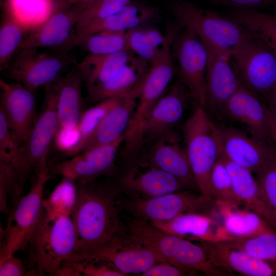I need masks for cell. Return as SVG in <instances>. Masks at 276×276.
Returning a JSON list of instances; mask_svg holds the SVG:
<instances>
[{
  "mask_svg": "<svg viewBox=\"0 0 276 276\" xmlns=\"http://www.w3.org/2000/svg\"><path fill=\"white\" fill-rule=\"evenodd\" d=\"M76 184L77 199L71 218L76 254L82 255L124 233L126 227L120 219L116 188L94 181Z\"/></svg>",
  "mask_w": 276,
  "mask_h": 276,
  "instance_id": "cell-1",
  "label": "cell"
},
{
  "mask_svg": "<svg viewBox=\"0 0 276 276\" xmlns=\"http://www.w3.org/2000/svg\"><path fill=\"white\" fill-rule=\"evenodd\" d=\"M76 235L71 216L50 217L42 210L29 236L30 264L34 273L57 275L76 254Z\"/></svg>",
  "mask_w": 276,
  "mask_h": 276,
  "instance_id": "cell-2",
  "label": "cell"
},
{
  "mask_svg": "<svg viewBox=\"0 0 276 276\" xmlns=\"http://www.w3.org/2000/svg\"><path fill=\"white\" fill-rule=\"evenodd\" d=\"M44 89L43 109L28 136L9 160L16 174L19 198L28 179L49 167L50 147L58 128L55 83L45 86Z\"/></svg>",
  "mask_w": 276,
  "mask_h": 276,
  "instance_id": "cell-3",
  "label": "cell"
},
{
  "mask_svg": "<svg viewBox=\"0 0 276 276\" xmlns=\"http://www.w3.org/2000/svg\"><path fill=\"white\" fill-rule=\"evenodd\" d=\"M127 232L134 239L149 247L165 261L187 270L199 271L211 276H220L223 271L212 266L205 246L166 233L150 223L133 219Z\"/></svg>",
  "mask_w": 276,
  "mask_h": 276,
  "instance_id": "cell-4",
  "label": "cell"
},
{
  "mask_svg": "<svg viewBox=\"0 0 276 276\" xmlns=\"http://www.w3.org/2000/svg\"><path fill=\"white\" fill-rule=\"evenodd\" d=\"M182 136L199 193L212 199L211 175L221 150L217 124L212 121L205 108L197 106L183 126Z\"/></svg>",
  "mask_w": 276,
  "mask_h": 276,
  "instance_id": "cell-5",
  "label": "cell"
},
{
  "mask_svg": "<svg viewBox=\"0 0 276 276\" xmlns=\"http://www.w3.org/2000/svg\"><path fill=\"white\" fill-rule=\"evenodd\" d=\"M230 56L241 84L267 98L276 86V52L248 31L232 49Z\"/></svg>",
  "mask_w": 276,
  "mask_h": 276,
  "instance_id": "cell-6",
  "label": "cell"
},
{
  "mask_svg": "<svg viewBox=\"0 0 276 276\" xmlns=\"http://www.w3.org/2000/svg\"><path fill=\"white\" fill-rule=\"evenodd\" d=\"M170 9L178 24L191 30L200 41L230 52L248 32L228 16L201 8L187 0H173Z\"/></svg>",
  "mask_w": 276,
  "mask_h": 276,
  "instance_id": "cell-7",
  "label": "cell"
},
{
  "mask_svg": "<svg viewBox=\"0 0 276 276\" xmlns=\"http://www.w3.org/2000/svg\"><path fill=\"white\" fill-rule=\"evenodd\" d=\"M51 177L48 167L31 179L29 192L15 203L2 234L0 260L27 248L29 236L42 213L44 189Z\"/></svg>",
  "mask_w": 276,
  "mask_h": 276,
  "instance_id": "cell-8",
  "label": "cell"
},
{
  "mask_svg": "<svg viewBox=\"0 0 276 276\" xmlns=\"http://www.w3.org/2000/svg\"><path fill=\"white\" fill-rule=\"evenodd\" d=\"M134 219L148 222L165 221L187 213L212 215L215 201L201 194L185 190L150 198L132 197L118 201Z\"/></svg>",
  "mask_w": 276,
  "mask_h": 276,
  "instance_id": "cell-9",
  "label": "cell"
},
{
  "mask_svg": "<svg viewBox=\"0 0 276 276\" xmlns=\"http://www.w3.org/2000/svg\"><path fill=\"white\" fill-rule=\"evenodd\" d=\"M5 70L6 76L34 91L52 84L76 60L67 53L53 54L37 49H22L17 53Z\"/></svg>",
  "mask_w": 276,
  "mask_h": 276,
  "instance_id": "cell-10",
  "label": "cell"
},
{
  "mask_svg": "<svg viewBox=\"0 0 276 276\" xmlns=\"http://www.w3.org/2000/svg\"><path fill=\"white\" fill-rule=\"evenodd\" d=\"M182 28L172 45V54L178 64V79L197 106L205 108L207 102L206 51L194 32L189 28Z\"/></svg>",
  "mask_w": 276,
  "mask_h": 276,
  "instance_id": "cell-11",
  "label": "cell"
},
{
  "mask_svg": "<svg viewBox=\"0 0 276 276\" xmlns=\"http://www.w3.org/2000/svg\"><path fill=\"white\" fill-rule=\"evenodd\" d=\"M177 72L172 47L150 64L143 78L136 105L125 132L127 142L135 143L141 140L146 120Z\"/></svg>",
  "mask_w": 276,
  "mask_h": 276,
  "instance_id": "cell-12",
  "label": "cell"
},
{
  "mask_svg": "<svg viewBox=\"0 0 276 276\" xmlns=\"http://www.w3.org/2000/svg\"><path fill=\"white\" fill-rule=\"evenodd\" d=\"M77 255L107 262L125 275L141 274L153 265L166 262L149 247L132 238L126 229L91 251Z\"/></svg>",
  "mask_w": 276,
  "mask_h": 276,
  "instance_id": "cell-13",
  "label": "cell"
},
{
  "mask_svg": "<svg viewBox=\"0 0 276 276\" xmlns=\"http://www.w3.org/2000/svg\"><path fill=\"white\" fill-rule=\"evenodd\" d=\"M125 134L107 145L94 148L49 167L52 176L60 175L76 183L94 181L113 169L117 152L123 145Z\"/></svg>",
  "mask_w": 276,
  "mask_h": 276,
  "instance_id": "cell-14",
  "label": "cell"
},
{
  "mask_svg": "<svg viewBox=\"0 0 276 276\" xmlns=\"http://www.w3.org/2000/svg\"><path fill=\"white\" fill-rule=\"evenodd\" d=\"M221 150L231 161L255 174L275 156L273 143L255 138L236 127L217 124Z\"/></svg>",
  "mask_w": 276,
  "mask_h": 276,
  "instance_id": "cell-15",
  "label": "cell"
},
{
  "mask_svg": "<svg viewBox=\"0 0 276 276\" xmlns=\"http://www.w3.org/2000/svg\"><path fill=\"white\" fill-rule=\"evenodd\" d=\"M207 53V102L211 110L222 114L231 98L241 85L232 63L230 52L201 41Z\"/></svg>",
  "mask_w": 276,
  "mask_h": 276,
  "instance_id": "cell-16",
  "label": "cell"
},
{
  "mask_svg": "<svg viewBox=\"0 0 276 276\" xmlns=\"http://www.w3.org/2000/svg\"><path fill=\"white\" fill-rule=\"evenodd\" d=\"M1 105L18 147L28 136L38 115L34 91L22 84L0 79Z\"/></svg>",
  "mask_w": 276,
  "mask_h": 276,
  "instance_id": "cell-17",
  "label": "cell"
},
{
  "mask_svg": "<svg viewBox=\"0 0 276 276\" xmlns=\"http://www.w3.org/2000/svg\"><path fill=\"white\" fill-rule=\"evenodd\" d=\"M151 142L136 164L162 170L178 178L189 190H198L186 150L176 134L171 131Z\"/></svg>",
  "mask_w": 276,
  "mask_h": 276,
  "instance_id": "cell-18",
  "label": "cell"
},
{
  "mask_svg": "<svg viewBox=\"0 0 276 276\" xmlns=\"http://www.w3.org/2000/svg\"><path fill=\"white\" fill-rule=\"evenodd\" d=\"M222 114L240 124L253 137L273 143L266 105L259 96L242 84L225 105Z\"/></svg>",
  "mask_w": 276,
  "mask_h": 276,
  "instance_id": "cell-19",
  "label": "cell"
},
{
  "mask_svg": "<svg viewBox=\"0 0 276 276\" xmlns=\"http://www.w3.org/2000/svg\"><path fill=\"white\" fill-rule=\"evenodd\" d=\"M158 14L157 8L133 1L117 12L82 29L74 30L68 40L57 50L67 53L86 37L104 31L127 32L154 19Z\"/></svg>",
  "mask_w": 276,
  "mask_h": 276,
  "instance_id": "cell-20",
  "label": "cell"
},
{
  "mask_svg": "<svg viewBox=\"0 0 276 276\" xmlns=\"http://www.w3.org/2000/svg\"><path fill=\"white\" fill-rule=\"evenodd\" d=\"M189 96L178 79L158 100L146 120L142 132L143 144L172 131L183 116Z\"/></svg>",
  "mask_w": 276,
  "mask_h": 276,
  "instance_id": "cell-21",
  "label": "cell"
},
{
  "mask_svg": "<svg viewBox=\"0 0 276 276\" xmlns=\"http://www.w3.org/2000/svg\"><path fill=\"white\" fill-rule=\"evenodd\" d=\"M80 11L78 7L65 5L56 0V7L52 14L43 24L28 33L19 51L58 49L73 33Z\"/></svg>",
  "mask_w": 276,
  "mask_h": 276,
  "instance_id": "cell-22",
  "label": "cell"
},
{
  "mask_svg": "<svg viewBox=\"0 0 276 276\" xmlns=\"http://www.w3.org/2000/svg\"><path fill=\"white\" fill-rule=\"evenodd\" d=\"M119 186L132 197L150 198L189 190L172 175L159 169L137 164L123 175Z\"/></svg>",
  "mask_w": 276,
  "mask_h": 276,
  "instance_id": "cell-23",
  "label": "cell"
},
{
  "mask_svg": "<svg viewBox=\"0 0 276 276\" xmlns=\"http://www.w3.org/2000/svg\"><path fill=\"white\" fill-rule=\"evenodd\" d=\"M214 215L187 213L165 221H153L152 225L169 234L202 242L227 241L232 239Z\"/></svg>",
  "mask_w": 276,
  "mask_h": 276,
  "instance_id": "cell-24",
  "label": "cell"
},
{
  "mask_svg": "<svg viewBox=\"0 0 276 276\" xmlns=\"http://www.w3.org/2000/svg\"><path fill=\"white\" fill-rule=\"evenodd\" d=\"M142 80L120 98L86 139L80 152L111 143L125 134L136 105Z\"/></svg>",
  "mask_w": 276,
  "mask_h": 276,
  "instance_id": "cell-25",
  "label": "cell"
},
{
  "mask_svg": "<svg viewBox=\"0 0 276 276\" xmlns=\"http://www.w3.org/2000/svg\"><path fill=\"white\" fill-rule=\"evenodd\" d=\"M202 243L206 247L210 264L216 268L247 276L275 275L270 264L227 241Z\"/></svg>",
  "mask_w": 276,
  "mask_h": 276,
  "instance_id": "cell-26",
  "label": "cell"
},
{
  "mask_svg": "<svg viewBox=\"0 0 276 276\" xmlns=\"http://www.w3.org/2000/svg\"><path fill=\"white\" fill-rule=\"evenodd\" d=\"M75 62L68 73L55 83L58 127L77 126L83 112L81 89L84 80Z\"/></svg>",
  "mask_w": 276,
  "mask_h": 276,
  "instance_id": "cell-27",
  "label": "cell"
},
{
  "mask_svg": "<svg viewBox=\"0 0 276 276\" xmlns=\"http://www.w3.org/2000/svg\"><path fill=\"white\" fill-rule=\"evenodd\" d=\"M220 157L224 163L236 195L245 207L264 219L275 231L276 222L261 195L256 177L249 170L229 160L221 150Z\"/></svg>",
  "mask_w": 276,
  "mask_h": 276,
  "instance_id": "cell-28",
  "label": "cell"
},
{
  "mask_svg": "<svg viewBox=\"0 0 276 276\" xmlns=\"http://www.w3.org/2000/svg\"><path fill=\"white\" fill-rule=\"evenodd\" d=\"M150 64L134 55L112 78L88 90L91 102L122 97L139 83L147 73Z\"/></svg>",
  "mask_w": 276,
  "mask_h": 276,
  "instance_id": "cell-29",
  "label": "cell"
},
{
  "mask_svg": "<svg viewBox=\"0 0 276 276\" xmlns=\"http://www.w3.org/2000/svg\"><path fill=\"white\" fill-rule=\"evenodd\" d=\"M215 213L232 240L242 239L275 231L260 216L245 207L215 201Z\"/></svg>",
  "mask_w": 276,
  "mask_h": 276,
  "instance_id": "cell-30",
  "label": "cell"
},
{
  "mask_svg": "<svg viewBox=\"0 0 276 276\" xmlns=\"http://www.w3.org/2000/svg\"><path fill=\"white\" fill-rule=\"evenodd\" d=\"M134 55L129 50L107 55L89 54L75 64L88 90L112 78Z\"/></svg>",
  "mask_w": 276,
  "mask_h": 276,
  "instance_id": "cell-31",
  "label": "cell"
},
{
  "mask_svg": "<svg viewBox=\"0 0 276 276\" xmlns=\"http://www.w3.org/2000/svg\"><path fill=\"white\" fill-rule=\"evenodd\" d=\"M4 13L29 32L43 24L52 14L56 0H4Z\"/></svg>",
  "mask_w": 276,
  "mask_h": 276,
  "instance_id": "cell-32",
  "label": "cell"
},
{
  "mask_svg": "<svg viewBox=\"0 0 276 276\" xmlns=\"http://www.w3.org/2000/svg\"><path fill=\"white\" fill-rule=\"evenodd\" d=\"M227 15L276 52V15L259 10L232 8Z\"/></svg>",
  "mask_w": 276,
  "mask_h": 276,
  "instance_id": "cell-33",
  "label": "cell"
},
{
  "mask_svg": "<svg viewBox=\"0 0 276 276\" xmlns=\"http://www.w3.org/2000/svg\"><path fill=\"white\" fill-rule=\"evenodd\" d=\"M29 32L16 20L3 12L0 27L1 71L8 67Z\"/></svg>",
  "mask_w": 276,
  "mask_h": 276,
  "instance_id": "cell-34",
  "label": "cell"
},
{
  "mask_svg": "<svg viewBox=\"0 0 276 276\" xmlns=\"http://www.w3.org/2000/svg\"><path fill=\"white\" fill-rule=\"evenodd\" d=\"M77 186L73 180L62 177L43 201V210L50 217L71 216L77 199Z\"/></svg>",
  "mask_w": 276,
  "mask_h": 276,
  "instance_id": "cell-35",
  "label": "cell"
},
{
  "mask_svg": "<svg viewBox=\"0 0 276 276\" xmlns=\"http://www.w3.org/2000/svg\"><path fill=\"white\" fill-rule=\"evenodd\" d=\"M127 32L104 31L89 35L77 46L93 55H107L128 50Z\"/></svg>",
  "mask_w": 276,
  "mask_h": 276,
  "instance_id": "cell-36",
  "label": "cell"
},
{
  "mask_svg": "<svg viewBox=\"0 0 276 276\" xmlns=\"http://www.w3.org/2000/svg\"><path fill=\"white\" fill-rule=\"evenodd\" d=\"M260 260L270 264L276 275V232L272 231L254 237L227 241Z\"/></svg>",
  "mask_w": 276,
  "mask_h": 276,
  "instance_id": "cell-37",
  "label": "cell"
},
{
  "mask_svg": "<svg viewBox=\"0 0 276 276\" xmlns=\"http://www.w3.org/2000/svg\"><path fill=\"white\" fill-rule=\"evenodd\" d=\"M210 184L211 198L215 201L233 205L241 204L235 193L231 178L220 155L212 171Z\"/></svg>",
  "mask_w": 276,
  "mask_h": 276,
  "instance_id": "cell-38",
  "label": "cell"
},
{
  "mask_svg": "<svg viewBox=\"0 0 276 276\" xmlns=\"http://www.w3.org/2000/svg\"><path fill=\"white\" fill-rule=\"evenodd\" d=\"M133 0H96L79 13L75 30L82 29L117 12Z\"/></svg>",
  "mask_w": 276,
  "mask_h": 276,
  "instance_id": "cell-39",
  "label": "cell"
},
{
  "mask_svg": "<svg viewBox=\"0 0 276 276\" xmlns=\"http://www.w3.org/2000/svg\"><path fill=\"white\" fill-rule=\"evenodd\" d=\"M120 98L109 99L98 102L95 105L83 112L78 124L81 136L78 153L80 152L86 139L106 114L116 105Z\"/></svg>",
  "mask_w": 276,
  "mask_h": 276,
  "instance_id": "cell-40",
  "label": "cell"
},
{
  "mask_svg": "<svg viewBox=\"0 0 276 276\" xmlns=\"http://www.w3.org/2000/svg\"><path fill=\"white\" fill-rule=\"evenodd\" d=\"M256 175L263 199L276 222V156Z\"/></svg>",
  "mask_w": 276,
  "mask_h": 276,
  "instance_id": "cell-41",
  "label": "cell"
},
{
  "mask_svg": "<svg viewBox=\"0 0 276 276\" xmlns=\"http://www.w3.org/2000/svg\"><path fill=\"white\" fill-rule=\"evenodd\" d=\"M126 35L128 50L150 64L163 53H158L152 47L142 26L127 31Z\"/></svg>",
  "mask_w": 276,
  "mask_h": 276,
  "instance_id": "cell-42",
  "label": "cell"
},
{
  "mask_svg": "<svg viewBox=\"0 0 276 276\" xmlns=\"http://www.w3.org/2000/svg\"><path fill=\"white\" fill-rule=\"evenodd\" d=\"M54 141L56 147L64 155L72 157L78 153L81 136L78 125L58 127Z\"/></svg>",
  "mask_w": 276,
  "mask_h": 276,
  "instance_id": "cell-43",
  "label": "cell"
},
{
  "mask_svg": "<svg viewBox=\"0 0 276 276\" xmlns=\"http://www.w3.org/2000/svg\"><path fill=\"white\" fill-rule=\"evenodd\" d=\"M17 149L6 116L0 107V161H9Z\"/></svg>",
  "mask_w": 276,
  "mask_h": 276,
  "instance_id": "cell-44",
  "label": "cell"
},
{
  "mask_svg": "<svg viewBox=\"0 0 276 276\" xmlns=\"http://www.w3.org/2000/svg\"><path fill=\"white\" fill-rule=\"evenodd\" d=\"M195 272L179 267L168 262L157 263L141 274L142 276H183Z\"/></svg>",
  "mask_w": 276,
  "mask_h": 276,
  "instance_id": "cell-45",
  "label": "cell"
},
{
  "mask_svg": "<svg viewBox=\"0 0 276 276\" xmlns=\"http://www.w3.org/2000/svg\"><path fill=\"white\" fill-rule=\"evenodd\" d=\"M212 2L232 9H243L259 10L273 6L276 0H210Z\"/></svg>",
  "mask_w": 276,
  "mask_h": 276,
  "instance_id": "cell-46",
  "label": "cell"
},
{
  "mask_svg": "<svg viewBox=\"0 0 276 276\" xmlns=\"http://www.w3.org/2000/svg\"><path fill=\"white\" fill-rule=\"evenodd\" d=\"M27 273L24 262L15 254L0 260V276H22Z\"/></svg>",
  "mask_w": 276,
  "mask_h": 276,
  "instance_id": "cell-47",
  "label": "cell"
},
{
  "mask_svg": "<svg viewBox=\"0 0 276 276\" xmlns=\"http://www.w3.org/2000/svg\"><path fill=\"white\" fill-rule=\"evenodd\" d=\"M266 105L270 115L276 125V86L267 97Z\"/></svg>",
  "mask_w": 276,
  "mask_h": 276,
  "instance_id": "cell-48",
  "label": "cell"
},
{
  "mask_svg": "<svg viewBox=\"0 0 276 276\" xmlns=\"http://www.w3.org/2000/svg\"><path fill=\"white\" fill-rule=\"evenodd\" d=\"M65 5L74 6L79 7L81 10L96 0H58Z\"/></svg>",
  "mask_w": 276,
  "mask_h": 276,
  "instance_id": "cell-49",
  "label": "cell"
},
{
  "mask_svg": "<svg viewBox=\"0 0 276 276\" xmlns=\"http://www.w3.org/2000/svg\"><path fill=\"white\" fill-rule=\"evenodd\" d=\"M270 125L272 131V141L276 149V125L271 119H270Z\"/></svg>",
  "mask_w": 276,
  "mask_h": 276,
  "instance_id": "cell-50",
  "label": "cell"
},
{
  "mask_svg": "<svg viewBox=\"0 0 276 276\" xmlns=\"http://www.w3.org/2000/svg\"><path fill=\"white\" fill-rule=\"evenodd\" d=\"M3 1H4V0H1V3H2V2Z\"/></svg>",
  "mask_w": 276,
  "mask_h": 276,
  "instance_id": "cell-51",
  "label": "cell"
}]
</instances>
